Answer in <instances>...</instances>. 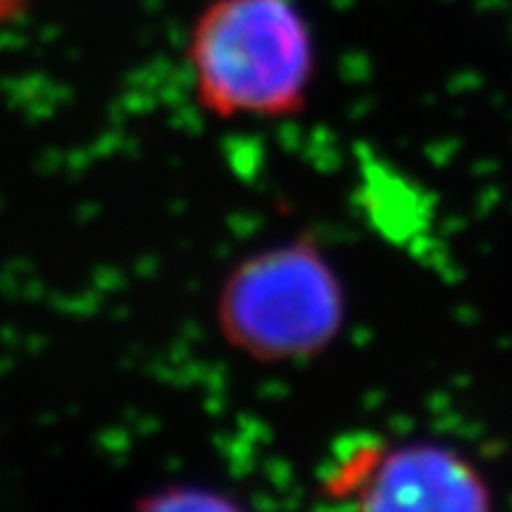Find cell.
I'll use <instances>...</instances> for the list:
<instances>
[{
	"instance_id": "4",
	"label": "cell",
	"mask_w": 512,
	"mask_h": 512,
	"mask_svg": "<svg viewBox=\"0 0 512 512\" xmlns=\"http://www.w3.org/2000/svg\"><path fill=\"white\" fill-rule=\"evenodd\" d=\"M29 0H0V27L8 24V21L19 19L24 11H27Z\"/></svg>"
},
{
	"instance_id": "2",
	"label": "cell",
	"mask_w": 512,
	"mask_h": 512,
	"mask_svg": "<svg viewBox=\"0 0 512 512\" xmlns=\"http://www.w3.org/2000/svg\"><path fill=\"white\" fill-rule=\"evenodd\" d=\"M348 319L343 277L314 236L254 251L225 275L215 324L223 343L256 364H298L330 351Z\"/></svg>"
},
{
	"instance_id": "1",
	"label": "cell",
	"mask_w": 512,
	"mask_h": 512,
	"mask_svg": "<svg viewBox=\"0 0 512 512\" xmlns=\"http://www.w3.org/2000/svg\"><path fill=\"white\" fill-rule=\"evenodd\" d=\"M186 68L217 121H283L309 105L317 45L296 0H209L186 37Z\"/></svg>"
},
{
	"instance_id": "3",
	"label": "cell",
	"mask_w": 512,
	"mask_h": 512,
	"mask_svg": "<svg viewBox=\"0 0 512 512\" xmlns=\"http://www.w3.org/2000/svg\"><path fill=\"white\" fill-rule=\"evenodd\" d=\"M324 502L358 510H486L492 484L463 452L437 442L345 439L324 465Z\"/></svg>"
}]
</instances>
